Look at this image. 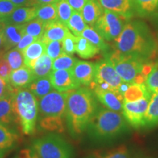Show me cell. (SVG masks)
Listing matches in <instances>:
<instances>
[{
    "instance_id": "40",
    "label": "cell",
    "mask_w": 158,
    "mask_h": 158,
    "mask_svg": "<svg viewBox=\"0 0 158 158\" xmlns=\"http://www.w3.org/2000/svg\"><path fill=\"white\" fill-rule=\"evenodd\" d=\"M17 7V6L11 2L10 0H0V19H1V21L5 17L10 15Z\"/></svg>"
},
{
    "instance_id": "41",
    "label": "cell",
    "mask_w": 158,
    "mask_h": 158,
    "mask_svg": "<svg viewBox=\"0 0 158 158\" xmlns=\"http://www.w3.org/2000/svg\"><path fill=\"white\" fill-rule=\"evenodd\" d=\"M15 88L10 84V83L0 76V100L12 95L14 92Z\"/></svg>"
},
{
    "instance_id": "28",
    "label": "cell",
    "mask_w": 158,
    "mask_h": 158,
    "mask_svg": "<svg viewBox=\"0 0 158 158\" xmlns=\"http://www.w3.org/2000/svg\"><path fill=\"white\" fill-rule=\"evenodd\" d=\"M123 96L124 101H135L144 98H150L151 92L144 84H130Z\"/></svg>"
},
{
    "instance_id": "8",
    "label": "cell",
    "mask_w": 158,
    "mask_h": 158,
    "mask_svg": "<svg viewBox=\"0 0 158 158\" xmlns=\"http://www.w3.org/2000/svg\"><path fill=\"white\" fill-rule=\"evenodd\" d=\"M124 20L117 13L104 9L93 27L105 40H115L124 28Z\"/></svg>"
},
{
    "instance_id": "50",
    "label": "cell",
    "mask_w": 158,
    "mask_h": 158,
    "mask_svg": "<svg viewBox=\"0 0 158 158\" xmlns=\"http://www.w3.org/2000/svg\"><path fill=\"white\" fill-rule=\"evenodd\" d=\"M157 53H158V41H157Z\"/></svg>"
},
{
    "instance_id": "19",
    "label": "cell",
    "mask_w": 158,
    "mask_h": 158,
    "mask_svg": "<svg viewBox=\"0 0 158 158\" xmlns=\"http://www.w3.org/2000/svg\"><path fill=\"white\" fill-rule=\"evenodd\" d=\"M103 9L117 13L124 20H128L133 14L130 0H98Z\"/></svg>"
},
{
    "instance_id": "48",
    "label": "cell",
    "mask_w": 158,
    "mask_h": 158,
    "mask_svg": "<svg viewBox=\"0 0 158 158\" xmlns=\"http://www.w3.org/2000/svg\"><path fill=\"white\" fill-rule=\"evenodd\" d=\"M5 53L4 51V37L2 32L0 33V54H2Z\"/></svg>"
},
{
    "instance_id": "49",
    "label": "cell",
    "mask_w": 158,
    "mask_h": 158,
    "mask_svg": "<svg viewBox=\"0 0 158 158\" xmlns=\"http://www.w3.org/2000/svg\"><path fill=\"white\" fill-rule=\"evenodd\" d=\"M4 26H5V24H4V23L2 22V21H0V33L2 32V30L4 29Z\"/></svg>"
},
{
    "instance_id": "37",
    "label": "cell",
    "mask_w": 158,
    "mask_h": 158,
    "mask_svg": "<svg viewBox=\"0 0 158 158\" xmlns=\"http://www.w3.org/2000/svg\"><path fill=\"white\" fill-rule=\"evenodd\" d=\"M144 84L151 93L158 90V62H153L152 67L148 74Z\"/></svg>"
},
{
    "instance_id": "11",
    "label": "cell",
    "mask_w": 158,
    "mask_h": 158,
    "mask_svg": "<svg viewBox=\"0 0 158 158\" xmlns=\"http://www.w3.org/2000/svg\"><path fill=\"white\" fill-rule=\"evenodd\" d=\"M53 88L60 92H67L81 87L68 70H52L49 75Z\"/></svg>"
},
{
    "instance_id": "24",
    "label": "cell",
    "mask_w": 158,
    "mask_h": 158,
    "mask_svg": "<svg viewBox=\"0 0 158 158\" xmlns=\"http://www.w3.org/2000/svg\"><path fill=\"white\" fill-rule=\"evenodd\" d=\"M132 7L141 16H151L158 13V0H130Z\"/></svg>"
},
{
    "instance_id": "12",
    "label": "cell",
    "mask_w": 158,
    "mask_h": 158,
    "mask_svg": "<svg viewBox=\"0 0 158 158\" xmlns=\"http://www.w3.org/2000/svg\"><path fill=\"white\" fill-rule=\"evenodd\" d=\"M97 100L104 107L108 109L121 113L124 102V96L118 92L113 89H100L98 88L92 89Z\"/></svg>"
},
{
    "instance_id": "14",
    "label": "cell",
    "mask_w": 158,
    "mask_h": 158,
    "mask_svg": "<svg viewBox=\"0 0 158 158\" xmlns=\"http://www.w3.org/2000/svg\"><path fill=\"white\" fill-rule=\"evenodd\" d=\"M19 142V136L10 126L0 123V158L9 154Z\"/></svg>"
},
{
    "instance_id": "5",
    "label": "cell",
    "mask_w": 158,
    "mask_h": 158,
    "mask_svg": "<svg viewBox=\"0 0 158 158\" xmlns=\"http://www.w3.org/2000/svg\"><path fill=\"white\" fill-rule=\"evenodd\" d=\"M13 110L15 122L20 131L26 135L36 131L39 102L27 88L15 89L13 96Z\"/></svg>"
},
{
    "instance_id": "2",
    "label": "cell",
    "mask_w": 158,
    "mask_h": 158,
    "mask_svg": "<svg viewBox=\"0 0 158 158\" xmlns=\"http://www.w3.org/2000/svg\"><path fill=\"white\" fill-rule=\"evenodd\" d=\"M115 50L145 61L155 58L157 52L155 40L149 27L141 21H130L124 26L115 40Z\"/></svg>"
},
{
    "instance_id": "33",
    "label": "cell",
    "mask_w": 158,
    "mask_h": 158,
    "mask_svg": "<svg viewBox=\"0 0 158 158\" xmlns=\"http://www.w3.org/2000/svg\"><path fill=\"white\" fill-rule=\"evenodd\" d=\"M45 23L40 20L35 19L23 24L24 34L31 35L40 39L45 31Z\"/></svg>"
},
{
    "instance_id": "3",
    "label": "cell",
    "mask_w": 158,
    "mask_h": 158,
    "mask_svg": "<svg viewBox=\"0 0 158 158\" xmlns=\"http://www.w3.org/2000/svg\"><path fill=\"white\" fill-rule=\"evenodd\" d=\"M68 92L55 90L39 100L38 126L43 131L62 133L64 131Z\"/></svg>"
},
{
    "instance_id": "17",
    "label": "cell",
    "mask_w": 158,
    "mask_h": 158,
    "mask_svg": "<svg viewBox=\"0 0 158 158\" xmlns=\"http://www.w3.org/2000/svg\"><path fill=\"white\" fill-rule=\"evenodd\" d=\"M2 35L4 37V51L5 52L16 46L22 38L24 35L23 24H5Z\"/></svg>"
},
{
    "instance_id": "27",
    "label": "cell",
    "mask_w": 158,
    "mask_h": 158,
    "mask_svg": "<svg viewBox=\"0 0 158 158\" xmlns=\"http://www.w3.org/2000/svg\"><path fill=\"white\" fill-rule=\"evenodd\" d=\"M53 59L46 54H43L35 61L31 67L35 78L48 76L52 71Z\"/></svg>"
},
{
    "instance_id": "43",
    "label": "cell",
    "mask_w": 158,
    "mask_h": 158,
    "mask_svg": "<svg viewBox=\"0 0 158 158\" xmlns=\"http://www.w3.org/2000/svg\"><path fill=\"white\" fill-rule=\"evenodd\" d=\"M39 39L37 38V37L31 36V35L27 34H24L22 38L20 40V42L18 43L15 48H17L18 50L21 51L22 52L26 48H27L29 45H31V43H34L35 41Z\"/></svg>"
},
{
    "instance_id": "47",
    "label": "cell",
    "mask_w": 158,
    "mask_h": 158,
    "mask_svg": "<svg viewBox=\"0 0 158 158\" xmlns=\"http://www.w3.org/2000/svg\"><path fill=\"white\" fill-rule=\"evenodd\" d=\"M32 1L33 7H37L38 5H46V4L56 3L59 0H31Z\"/></svg>"
},
{
    "instance_id": "32",
    "label": "cell",
    "mask_w": 158,
    "mask_h": 158,
    "mask_svg": "<svg viewBox=\"0 0 158 158\" xmlns=\"http://www.w3.org/2000/svg\"><path fill=\"white\" fill-rule=\"evenodd\" d=\"M66 26L73 34L76 37H79L88 25L84 21L81 13L74 11Z\"/></svg>"
},
{
    "instance_id": "4",
    "label": "cell",
    "mask_w": 158,
    "mask_h": 158,
    "mask_svg": "<svg viewBox=\"0 0 158 158\" xmlns=\"http://www.w3.org/2000/svg\"><path fill=\"white\" fill-rule=\"evenodd\" d=\"M127 128V122L121 113L99 106L86 130L94 141H104L114 139Z\"/></svg>"
},
{
    "instance_id": "16",
    "label": "cell",
    "mask_w": 158,
    "mask_h": 158,
    "mask_svg": "<svg viewBox=\"0 0 158 158\" xmlns=\"http://www.w3.org/2000/svg\"><path fill=\"white\" fill-rule=\"evenodd\" d=\"M35 79L32 70L27 65H23L21 68L12 71L9 83L15 89L27 88Z\"/></svg>"
},
{
    "instance_id": "6",
    "label": "cell",
    "mask_w": 158,
    "mask_h": 158,
    "mask_svg": "<svg viewBox=\"0 0 158 158\" xmlns=\"http://www.w3.org/2000/svg\"><path fill=\"white\" fill-rule=\"evenodd\" d=\"M106 58L110 61L122 80L127 84H144L153 64L116 50L108 54Z\"/></svg>"
},
{
    "instance_id": "31",
    "label": "cell",
    "mask_w": 158,
    "mask_h": 158,
    "mask_svg": "<svg viewBox=\"0 0 158 158\" xmlns=\"http://www.w3.org/2000/svg\"><path fill=\"white\" fill-rule=\"evenodd\" d=\"M81 36L88 40L90 43L98 47L100 51H107L109 48V46H108V43L106 42V40L98 34L95 29L89 26H87L86 27Z\"/></svg>"
},
{
    "instance_id": "29",
    "label": "cell",
    "mask_w": 158,
    "mask_h": 158,
    "mask_svg": "<svg viewBox=\"0 0 158 158\" xmlns=\"http://www.w3.org/2000/svg\"><path fill=\"white\" fill-rule=\"evenodd\" d=\"M100 50L98 47L90 43L84 37H77L76 52L82 59L93 58L100 53Z\"/></svg>"
},
{
    "instance_id": "9",
    "label": "cell",
    "mask_w": 158,
    "mask_h": 158,
    "mask_svg": "<svg viewBox=\"0 0 158 158\" xmlns=\"http://www.w3.org/2000/svg\"><path fill=\"white\" fill-rule=\"evenodd\" d=\"M150 98H144L135 101H124L122 115L128 124L134 128L144 126V116L147 112Z\"/></svg>"
},
{
    "instance_id": "39",
    "label": "cell",
    "mask_w": 158,
    "mask_h": 158,
    "mask_svg": "<svg viewBox=\"0 0 158 158\" xmlns=\"http://www.w3.org/2000/svg\"><path fill=\"white\" fill-rule=\"evenodd\" d=\"M45 54L54 60L63 54L62 41H51L46 43Z\"/></svg>"
},
{
    "instance_id": "45",
    "label": "cell",
    "mask_w": 158,
    "mask_h": 158,
    "mask_svg": "<svg viewBox=\"0 0 158 158\" xmlns=\"http://www.w3.org/2000/svg\"><path fill=\"white\" fill-rule=\"evenodd\" d=\"M88 0H68L70 5L72 7L74 11L81 13L83 8H84L85 4Z\"/></svg>"
},
{
    "instance_id": "35",
    "label": "cell",
    "mask_w": 158,
    "mask_h": 158,
    "mask_svg": "<svg viewBox=\"0 0 158 158\" xmlns=\"http://www.w3.org/2000/svg\"><path fill=\"white\" fill-rule=\"evenodd\" d=\"M57 10V19L59 22L66 26L71 15L73 13V9L70 5L68 0H59L56 3Z\"/></svg>"
},
{
    "instance_id": "21",
    "label": "cell",
    "mask_w": 158,
    "mask_h": 158,
    "mask_svg": "<svg viewBox=\"0 0 158 158\" xmlns=\"http://www.w3.org/2000/svg\"><path fill=\"white\" fill-rule=\"evenodd\" d=\"M103 10V7L98 0H88L82 10L81 15L86 24L94 26Z\"/></svg>"
},
{
    "instance_id": "18",
    "label": "cell",
    "mask_w": 158,
    "mask_h": 158,
    "mask_svg": "<svg viewBox=\"0 0 158 158\" xmlns=\"http://www.w3.org/2000/svg\"><path fill=\"white\" fill-rule=\"evenodd\" d=\"M36 18V7H18L15 10L2 20L5 24H24Z\"/></svg>"
},
{
    "instance_id": "34",
    "label": "cell",
    "mask_w": 158,
    "mask_h": 158,
    "mask_svg": "<svg viewBox=\"0 0 158 158\" xmlns=\"http://www.w3.org/2000/svg\"><path fill=\"white\" fill-rule=\"evenodd\" d=\"M2 56L9 63L13 70L21 68L24 64L23 53L17 48L9 50L6 53L5 52Z\"/></svg>"
},
{
    "instance_id": "13",
    "label": "cell",
    "mask_w": 158,
    "mask_h": 158,
    "mask_svg": "<svg viewBox=\"0 0 158 158\" xmlns=\"http://www.w3.org/2000/svg\"><path fill=\"white\" fill-rule=\"evenodd\" d=\"M80 86L87 87L93 82L95 74V63L78 60L70 70Z\"/></svg>"
},
{
    "instance_id": "10",
    "label": "cell",
    "mask_w": 158,
    "mask_h": 158,
    "mask_svg": "<svg viewBox=\"0 0 158 158\" xmlns=\"http://www.w3.org/2000/svg\"><path fill=\"white\" fill-rule=\"evenodd\" d=\"M93 82L95 84L106 83L112 89L118 92L124 81L116 73L110 61L105 58L95 63V74Z\"/></svg>"
},
{
    "instance_id": "23",
    "label": "cell",
    "mask_w": 158,
    "mask_h": 158,
    "mask_svg": "<svg viewBox=\"0 0 158 158\" xmlns=\"http://www.w3.org/2000/svg\"><path fill=\"white\" fill-rule=\"evenodd\" d=\"M27 88L37 99L43 98L52 92L54 89L49 76L35 78Z\"/></svg>"
},
{
    "instance_id": "15",
    "label": "cell",
    "mask_w": 158,
    "mask_h": 158,
    "mask_svg": "<svg viewBox=\"0 0 158 158\" xmlns=\"http://www.w3.org/2000/svg\"><path fill=\"white\" fill-rule=\"evenodd\" d=\"M70 30L59 21L45 23V31L40 40L45 44L51 41H62Z\"/></svg>"
},
{
    "instance_id": "20",
    "label": "cell",
    "mask_w": 158,
    "mask_h": 158,
    "mask_svg": "<svg viewBox=\"0 0 158 158\" xmlns=\"http://www.w3.org/2000/svg\"><path fill=\"white\" fill-rule=\"evenodd\" d=\"M45 48H46V44L43 43L40 39L37 40L29 45L22 51L25 65L31 68L35 61L43 54H45Z\"/></svg>"
},
{
    "instance_id": "44",
    "label": "cell",
    "mask_w": 158,
    "mask_h": 158,
    "mask_svg": "<svg viewBox=\"0 0 158 158\" xmlns=\"http://www.w3.org/2000/svg\"><path fill=\"white\" fill-rule=\"evenodd\" d=\"M13 158H40L32 148H23L18 152Z\"/></svg>"
},
{
    "instance_id": "36",
    "label": "cell",
    "mask_w": 158,
    "mask_h": 158,
    "mask_svg": "<svg viewBox=\"0 0 158 158\" xmlns=\"http://www.w3.org/2000/svg\"><path fill=\"white\" fill-rule=\"evenodd\" d=\"M78 59L72 56L62 54L53 61L52 70H71Z\"/></svg>"
},
{
    "instance_id": "42",
    "label": "cell",
    "mask_w": 158,
    "mask_h": 158,
    "mask_svg": "<svg viewBox=\"0 0 158 158\" xmlns=\"http://www.w3.org/2000/svg\"><path fill=\"white\" fill-rule=\"evenodd\" d=\"M2 54L0 55V76L9 82L10 76L13 70H12L11 67L10 66L9 63L2 56Z\"/></svg>"
},
{
    "instance_id": "26",
    "label": "cell",
    "mask_w": 158,
    "mask_h": 158,
    "mask_svg": "<svg viewBox=\"0 0 158 158\" xmlns=\"http://www.w3.org/2000/svg\"><path fill=\"white\" fill-rule=\"evenodd\" d=\"M13 94L0 100V123L10 127L12 124L15 123L13 110Z\"/></svg>"
},
{
    "instance_id": "51",
    "label": "cell",
    "mask_w": 158,
    "mask_h": 158,
    "mask_svg": "<svg viewBox=\"0 0 158 158\" xmlns=\"http://www.w3.org/2000/svg\"><path fill=\"white\" fill-rule=\"evenodd\" d=\"M0 21H1V19H0Z\"/></svg>"
},
{
    "instance_id": "1",
    "label": "cell",
    "mask_w": 158,
    "mask_h": 158,
    "mask_svg": "<svg viewBox=\"0 0 158 158\" xmlns=\"http://www.w3.org/2000/svg\"><path fill=\"white\" fill-rule=\"evenodd\" d=\"M99 107L98 100L91 89L86 86L68 92L65 121L72 137L84 133Z\"/></svg>"
},
{
    "instance_id": "25",
    "label": "cell",
    "mask_w": 158,
    "mask_h": 158,
    "mask_svg": "<svg viewBox=\"0 0 158 158\" xmlns=\"http://www.w3.org/2000/svg\"><path fill=\"white\" fill-rule=\"evenodd\" d=\"M133 154L126 145H120L106 151L98 152L89 155L86 158H132Z\"/></svg>"
},
{
    "instance_id": "7",
    "label": "cell",
    "mask_w": 158,
    "mask_h": 158,
    "mask_svg": "<svg viewBox=\"0 0 158 158\" xmlns=\"http://www.w3.org/2000/svg\"><path fill=\"white\" fill-rule=\"evenodd\" d=\"M31 148L40 158H74L72 146L58 133H52L37 138Z\"/></svg>"
},
{
    "instance_id": "38",
    "label": "cell",
    "mask_w": 158,
    "mask_h": 158,
    "mask_svg": "<svg viewBox=\"0 0 158 158\" xmlns=\"http://www.w3.org/2000/svg\"><path fill=\"white\" fill-rule=\"evenodd\" d=\"M63 54L73 56L76 51L77 37L70 31L62 41Z\"/></svg>"
},
{
    "instance_id": "30",
    "label": "cell",
    "mask_w": 158,
    "mask_h": 158,
    "mask_svg": "<svg viewBox=\"0 0 158 158\" xmlns=\"http://www.w3.org/2000/svg\"><path fill=\"white\" fill-rule=\"evenodd\" d=\"M44 23L58 21L56 3L41 5L36 7V18Z\"/></svg>"
},
{
    "instance_id": "46",
    "label": "cell",
    "mask_w": 158,
    "mask_h": 158,
    "mask_svg": "<svg viewBox=\"0 0 158 158\" xmlns=\"http://www.w3.org/2000/svg\"><path fill=\"white\" fill-rule=\"evenodd\" d=\"M17 7L21 6H32V1L31 0H10Z\"/></svg>"
},
{
    "instance_id": "22",
    "label": "cell",
    "mask_w": 158,
    "mask_h": 158,
    "mask_svg": "<svg viewBox=\"0 0 158 158\" xmlns=\"http://www.w3.org/2000/svg\"><path fill=\"white\" fill-rule=\"evenodd\" d=\"M158 125V90L152 92L149 105L144 116L143 127Z\"/></svg>"
}]
</instances>
